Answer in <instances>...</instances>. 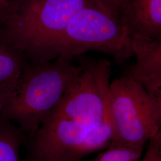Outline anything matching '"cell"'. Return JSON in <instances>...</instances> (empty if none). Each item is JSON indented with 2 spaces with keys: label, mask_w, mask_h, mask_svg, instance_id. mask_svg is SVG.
Segmentation results:
<instances>
[{
  "label": "cell",
  "mask_w": 161,
  "mask_h": 161,
  "mask_svg": "<svg viewBox=\"0 0 161 161\" xmlns=\"http://www.w3.org/2000/svg\"><path fill=\"white\" fill-rule=\"evenodd\" d=\"M96 0H10L0 42L22 52L28 60H43L75 15Z\"/></svg>",
  "instance_id": "cell-2"
},
{
  "label": "cell",
  "mask_w": 161,
  "mask_h": 161,
  "mask_svg": "<svg viewBox=\"0 0 161 161\" xmlns=\"http://www.w3.org/2000/svg\"><path fill=\"white\" fill-rule=\"evenodd\" d=\"M88 51L108 54L119 64L134 56L132 37L127 28L96 2L73 17L43 60H71Z\"/></svg>",
  "instance_id": "cell-3"
},
{
  "label": "cell",
  "mask_w": 161,
  "mask_h": 161,
  "mask_svg": "<svg viewBox=\"0 0 161 161\" xmlns=\"http://www.w3.org/2000/svg\"><path fill=\"white\" fill-rule=\"evenodd\" d=\"M148 142L145 154L139 161H161V131Z\"/></svg>",
  "instance_id": "cell-10"
},
{
  "label": "cell",
  "mask_w": 161,
  "mask_h": 161,
  "mask_svg": "<svg viewBox=\"0 0 161 161\" xmlns=\"http://www.w3.org/2000/svg\"><path fill=\"white\" fill-rule=\"evenodd\" d=\"M91 161H137L142 153L121 146L109 144Z\"/></svg>",
  "instance_id": "cell-9"
},
{
  "label": "cell",
  "mask_w": 161,
  "mask_h": 161,
  "mask_svg": "<svg viewBox=\"0 0 161 161\" xmlns=\"http://www.w3.org/2000/svg\"><path fill=\"white\" fill-rule=\"evenodd\" d=\"M8 1H0V34L6 26L8 15Z\"/></svg>",
  "instance_id": "cell-12"
},
{
  "label": "cell",
  "mask_w": 161,
  "mask_h": 161,
  "mask_svg": "<svg viewBox=\"0 0 161 161\" xmlns=\"http://www.w3.org/2000/svg\"><path fill=\"white\" fill-rule=\"evenodd\" d=\"M115 134L109 144L142 153L144 144L161 131V100L125 76L109 85Z\"/></svg>",
  "instance_id": "cell-4"
},
{
  "label": "cell",
  "mask_w": 161,
  "mask_h": 161,
  "mask_svg": "<svg viewBox=\"0 0 161 161\" xmlns=\"http://www.w3.org/2000/svg\"><path fill=\"white\" fill-rule=\"evenodd\" d=\"M83 69L71 60H28L0 114L32 138Z\"/></svg>",
  "instance_id": "cell-1"
},
{
  "label": "cell",
  "mask_w": 161,
  "mask_h": 161,
  "mask_svg": "<svg viewBox=\"0 0 161 161\" xmlns=\"http://www.w3.org/2000/svg\"><path fill=\"white\" fill-rule=\"evenodd\" d=\"M1 1H10V0H0Z\"/></svg>",
  "instance_id": "cell-14"
},
{
  "label": "cell",
  "mask_w": 161,
  "mask_h": 161,
  "mask_svg": "<svg viewBox=\"0 0 161 161\" xmlns=\"http://www.w3.org/2000/svg\"><path fill=\"white\" fill-rule=\"evenodd\" d=\"M10 121L0 118V161H20V129Z\"/></svg>",
  "instance_id": "cell-8"
},
{
  "label": "cell",
  "mask_w": 161,
  "mask_h": 161,
  "mask_svg": "<svg viewBox=\"0 0 161 161\" xmlns=\"http://www.w3.org/2000/svg\"><path fill=\"white\" fill-rule=\"evenodd\" d=\"M26 61L22 52L0 42V96L11 94Z\"/></svg>",
  "instance_id": "cell-7"
},
{
  "label": "cell",
  "mask_w": 161,
  "mask_h": 161,
  "mask_svg": "<svg viewBox=\"0 0 161 161\" xmlns=\"http://www.w3.org/2000/svg\"><path fill=\"white\" fill-rule=\"evenodd\" d=\"M10 94L8 95H2L0 96V114L2 111V110L3 109L5 104H6V102L8 99V98L9 97Z\"/></svg>",
  "instance_id": "cell-13"
},
{
  "label": "cell",
  "mask_w": 161,
  "mask_h": 161,
  "mask_svg": "<svg viewBox=\"0 0 161 161\" xmlns=\"http://www.w3.org/2000/svg\"><path fill=\"white\" fill-rule=\"evenodd\" d=\"M132 47L136 62L125 69L123 75L161 100V40L132 37Z\"/></svg>",
  "instance_id": "cell-5"
},
{
  "label": "cell",
  "mask_w": 161,
  "mask_h": 161,
  "mask_svg": "<svg viewBox=\"0 0 161 161\" xmlns=\"http://www.w3.org/2000/svg\"><path fill=\"white\" fill-rule=\"evenodd\" d=\"M119 20L132 38L161 40V0H130Z\"/></svg>",
  "instance_id": "cell-6"
},
{
  "label": "cell",
  "mask_w": 161,
  "mask_h": 161,
  "mask_svg": "<svg viewBox=\"0 0 161 161\" xmlns=\"http://www.w3.org/2000/svg\"><path fill=\"white\" fill-rule=\"evenodd\" d=\"M98 4L112 16L119 20L121 12L130 0H96Z\"/></svg>",
  "instance_id": "cell-11"
}]
</instances>
